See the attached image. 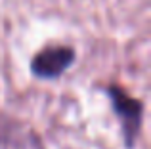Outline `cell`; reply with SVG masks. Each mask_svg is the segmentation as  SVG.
I'll return each instance as SVG.
<instances>
[{
  "label": "cell",
  "instance_id": "cell-2",
  "mask_svg": "<svg viewBox=\"0 0 151 149\" xmlns=\"http://www.w3.org/2000/svg\"><path fill=\"white\" fill-rule=\"evenodd\" d=\"M77 61V50L69 44H46L31 57V74L40 80L63 77Z\"/></svg>",
  "mask_w": 151,
  "mask_h": 149
},
{
  "label": "cell",
  "instance_id": "cell-1",
  "mask_svg": "<svg viewBox=\"0 0 151 149\" xmlns=\"http://www.w3.org/2000/svg\"><path fill=\"white\" fill-rule=\"evenodd\" d=\"M103 92L109 97L111 109L119 120L122 145L124 149H134L142 134V124H144V101L140 97H134L124 86L117 84V82L105 84Z\"/></svg>",
  "mask_w": 151,
  "mask_h": 149
},
{
  "label": "cell",
  "instance_id": "cell-3",
  "mask_svg": "<svg viewBox=\"0 0 151 149\" xmlns=\"http://www.w3.org/2000/svg\"><path fill=\"white\" fill-rule=\"evenodd\" d=\"M0 149H46V145L29 122L0 111Z\"/></svg>",
  "mask_w": 151,
  "mask_h": 149
}]
</instances>
